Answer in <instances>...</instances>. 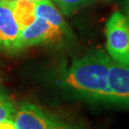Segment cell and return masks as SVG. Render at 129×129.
I'll list each match as a JSON object with an SVG mask.
<instances>
[{
    "label": "cell",
    "mask_w": 129,
    "mask_h": 129,
    "mask_svg": "<svg viewBox=\"0 0 129 129\" xmlns=\"http://www.w3.org/2000/svg\"><path fill=\"white\" fill-rule=\"evenodd\" d=\"M112 59L103 51H93L72 61L61 75L63 87L91 102L112 103L108 72Z\"/></svg>",
    "instance_id": "cell-1"
},
{
    "label": "cell",
    "mask_w": 129,
    "mask_h": 129,
    "mask_svg": "<svg viewBox=\"0 0 129 129\" xmlns=\"http://www.w3.org/2000/svg\"><path fill=\"white\" fill-rule=\"evenodd\" d=\"M13 119L17 129H78L75 124L29 102H21L15 107Z\"/></svg>",
    "instance_id": "cell-2"
},
{
    "label": "cell",
    "mask_w": 129,
    "mask_h": 129,
    "mask_svg": "<svg viewBox=\"0 0 129 129\" xmlns=\"http://www.w3.org/2000/svg\"><path fill=\"white\" fill-rule=\"evenodd\" d=\"M106 50L113 62L129 66V20L117 11L105 25Z\"/></svg>",
    "instance_id": "cell-3"
},
{
    "label": "cell",
    "mask_w": 129,
    "mask_h": 129,
    "mask_svg": "<svg viewBox=\"0 0 129 129\" xmlns=\"http://www.w3.org/2000/svg\"><path fill=\"white\" fill-rule=\"evenodd\" d=\"M71 38L58 28L53 26L41 18L36 19L20 33L17 49L22 51L28 47L37 45H53Z\"/></svg>",
    "instance_id": "cell-4"
},
{
    "label": "cell",
    "mask_w": 129,
    "mask_h": 129,
    "mask_svg": "<svg viewBox=\"0 0 129 129\" xmlns=\"http://www.w3.org/2000/svg\"><path fill=\"white\" fill-rule=\"evenodd\" d=\"M21 31L10 0L0 1V50L7 53L18 52L17 46Z\"/></svg>",
    "instance_id": "cell-5"
},
{
    "label": "cell",
    "mask_w": 129,
    "mask_h": 129,
    "mask_svg": "<svg viewBox=\"0 0 129 129\" xmlns=\"http://www.w3.org/2000/svg\"><path fill=\"white\" fill-rule=\"evenodd\" d=\"M108 84L112 103L129 107V66L112 61L108 72Z\"/></svg>",
    "instance_id": "cell-6"
},
{
    "label": "cell",
    "mask_w": 129,
    "mask_h": 129,
    "mask_svg": "<svg viewBox=\"0 0 129 129\" xmlns=\"http://www.w3.org/2000/svg\"><path fill=\"white\" fill-rule=\"evenodd\" d=\"M35 14L36 17L45 20L49 24L58 28L68 36L72 37V31L69 25L66 23L59 10L51 0H41L35 2Z\"/></svg>",
    "instance_id": "cell-7"
},
{
    "label": "cell",
    "mask_w": 129,
    "mask_h": 129,
    "mask_svg": "<svg viewBox=\"0 0 129 129\" xmlns=\"http://www.w3.org/2000/svg\"><path fill=\"white\" fill-rule=\"evenodd\" d=\"M14 15L23 30L36 19L35 2L30 0H10Z\"/></svg>",
    "instance_id": "cell-8"
},
{
    "label": "cell",
    "mask_w": 129,
    "mask_h": 129,
    "mask_svg": "<svg viewBox=\"0 0 129 129\" xmlns=\"http://www.w3.org/2000/svg\"><path fill=\"white\" fill-rule=\"evenodd\" d=\"M59 10L62 15L70 16L88 5L92 4L95 0H51Z\"/></svg>",
    "instance_id": "cell-9"
},
{
    "label": "cell",
    "mask_w": 129,
    "mask_h": 129,
    "mask_svg": "<svg viewBox=\"0 0 129 129\" xmlns=\"http://www.w3.org/2000/svg\"><path fill=\"white\" fill-rule=\"evenodd\" d=\"M15 107L16 106L14 100L7 92V90L0 86V121L13 118Z\"/></svg>",
    "instance_id": "cell-10"
},
{
    "label": "cell",
    "mask_w": 129,
    "mask_h": 129,
    "mask_svg": "<svg viewBox=\"0 0 129 129\" xmlns=\"http://www.w3.org/2000/svg\"><path fill=\"white\" fill-rule=\"evenodd\" d=\"M0 129H17L13 118H9L0 121Z\"/></svg>",
    "instance_id": "cell-11"
},
{
    "label": "cell",
    "mask_w": 129,
    "mask_h": 129,
    "mask_svg": "<svg viewBox=\"0 0 129 129\" xmlns=\"http://www.w3.org/2000/svg\"><path fill=\"white\" fill-rule=\"evenodd\" d=\"M123 9H124V13H125L124 15L129 20V0H126V1H125V4H124Z\"/></svg>",
    "instance_id": "cell-12"
},
{
    "label": "cell",
    "mask_w": 129,
    "mask_h": 129,
    "mask_svg": "<svg viewBox=\"0 0 129 129\" xmlns=\"http://www.w3.org/2000/svg\"><path fill=\"white\" fill-rule=\"evenodd\" d=\"M30 1H33V2H37V1H41V0H30Z\"/></svg>",
    "instance_id": "cell-13"
},
{
    "label": "cell",
    "mask_w": 129,
    "mask_h": 129,
    "mask_svg": "<svg viewBox=\"0 0 129 129\" xmlns=\"http://www.w3.org/2000/svg\"><path fill=\"white\" fill-rule=\"evenodd\" d=\"M0 1H8V0H0Z\"/></svg>",
    "instance_id": "cell-14"
}]
</instances>
